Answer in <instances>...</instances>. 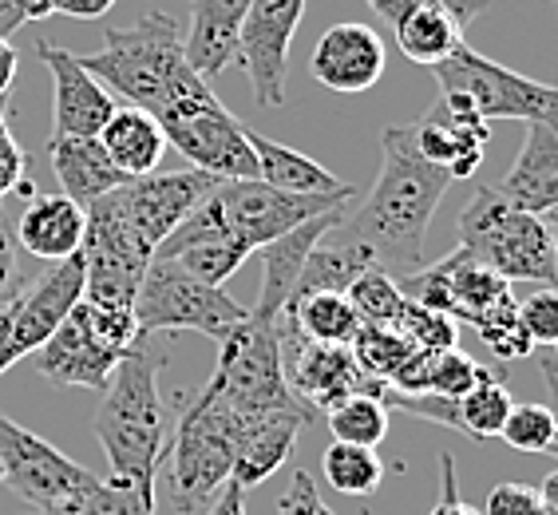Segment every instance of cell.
<instances>
[{"label":"cell","instance_id":"obj_19","mask_svg":"<svg viewBox=\"0 0 558 515\" xmlns=\"http://www.w3.org/2000/svg\"><path fill=\"white\" fill-rule=\"evenodd\" d=\"M36 60L48 64V72H52V92H56L52 135H99V128L116 111V96L99 84L96 75L84 72L75 52H68V48L36 40Z\"/></svg>","mask_w":558,"mask_h":515},{"label":"cell","instance_id":"obj_10","mask_svg":"<svg viewBox=\"0 0 558 515\" xmlns=\"http://www.w3.org/2000/svg\"><path fill=\"white\" fill-rule=\"evenodd\" d=\"M159 128L167 135V147H179L191 167L215 175L218 183L230 179H258V159L250 147V131L242 119L222 108V99L206 87L198 96L179 99L174 108L159 111Z\"/></svg>","mask_w":558,"mask_h":515},{"label":"cell","instance_id":"obj_1","mask_svg":"<svg viewBox=\"0 0 558 515\" xmlns=\"http://www.w3.org/2000/svg\"><path fill=\"white\" fill-rule=\"evenodd\" d=\"M380 175L356 211L341 218V230L373 250L376 266L392 278L424 266V235L444 203L451 175L420 155L412 123H392L380 135Z\"/></svg>","mask_w":558,"mask_h":515},{"label":"cell","instance_id":"obj_34","mask_svg":"<svg viewBox=\"0 0 558 515\" xmlns=\"http://www.w3.org/2000/svg\"><path fill=\"white\" fill-rule=\"evenodd\" d=\"M329 432L341 444H361L376 448L388 436V405L373 393H356L329 408Z\"/></svg>","mask_w":558,"mask_h":515},{"label":"cell","instance_id":"obj_45","mask_svg":"<svg viewBox=\"0 0 558 515\" xmlns=\"http://www.w3.org/2000/svg\"><path fill=\"white\" fill-rule=\"evenodd\" d=\"M278 515H333V507L325 504L317 492V480L310 472H298L286 488V495L278 500Z\"/></svg>","mask_w":558,"mask_h":515},{"label":"cell","instance_id":"obj_4","mask_svg":"<svg viewBox=\"0 0 558 515\" xmlns=\"http://www.w3.org/2000/svg\"><path fill=\"white\" fill-rule=\"evenodd\" d=\"M460 247L495 270L504 282H535V286H555L558 278V250L550 218L531 215L507 206L492 187H480L475 199L463 206Z\"/></svg>","mask_w":558,"mask_h":515},{"label":"cell","instance_id":"obj_3","mask_svg":"<svg viewBox=\"0 0 558 515\" xmlns=\"http://www.w3.org/2000/svg\"><path fill=\"white\" fill-rule=\"evenodd\" d=\"M162 354L135 345L108 376L104 405L96 408L92 429L108 456L111 476L143 488H155L162 448H167V408L159 397Z\"/></svg>","mask_w":558,"mask_h":515},{"label":"cell","instance_id":"obj_51","mask_svg":"<svg viewBox=\"0 0 558 515\" xmlns=\"http://www.w3.org/2000/svg\"><path fill=\"white\" fill-rule=\"evenodd\" d=\"M16 68H21V56L12 48V40L0 36V99H9V87L16 80Z\"/></svg>","mask_w":558,"mask_h":515},{"label":"cell","instance_id":"obj_22","mask_svg":"<svg viewBox=\"0 0 558 515\" xmlns=\"http://www.w3.org/2000/svg\"><path fill=\"white\" fill-rule=\"evenodd\" d=\"M344 215H349V203L333 206V211H325V215L310 218V223L293 226L290 235H281V238H274V242H266V247H258L262 290H258V301H254V310L250 313L281 318V310H286V301H290L293 286H298L301 266H305L310 250L317 247V238H322L325 230H333Z\"/></svg>","mask_w":558,"mask_h":515},{"label":"cell","instance_id":"obj_35","mask_svg":"<svg viewBox=\"0 0 558 515\" xmlns=\"http://www.w3.org/2000/svg\"><path fill=\"white\" fill-rule=\"evenodd\" d=\"M349 349H353V361L361 366V373L380 381V385H388L416 357V349L392 325H361Z\"/></svg>","mask_w":558,"mask_h":515},{"label":"cell","instance_id":"obj_14","mask_svg":"<svg viewBox=\"0 0 558 515\" xmlns=\"http://www.w3.org/2000/svg\"><path fill=\"white\" fill-rule=\"evenodd\" d=\"M215 187V175L186 167V171H150L140 175V179H128L116 191H108V199L119 211V218L135 230V238L147 242L150 254H155L162 238L171 235L203 199H210Z\"/></svg>","mask_w":558,"mask_h":515},{"label":"cell","instance_id":"obj_33","mask_svg":"<svg viewBox=\"0 0 558 515\" xmlns=\"http://www.w3.org/2000/svg\"><path fill=\"white\" fill-rule=\"evenodd\" d=\"M322 472L329 488L353 500H368L376 488L385 483V460L376 456V448H361V444H341L333 441L322 456Z\"/></svg>","mask_w":558,"mask_h":515},{"label":"cell","instance_id":"obj_8","mask_svg":"<svg viewBox=\"0 0 558 515\" xmlns=\"http://www.w3.org/2000/svg\"><path fill=\"white\" fill-rule=\"evenodd\" d=\"M432 75L440 84V96L475 111L480 119H523V123H555L558 128V92L550 84H538L531 75H519L511 68L495 64L475 48L460 44L448 60L432 64Z\"/></svg>","mask_w":558,"mask_h":515},{"label":"cell","instance_id":"obj_36","mask_svg":"<svg viewBox=\"0 0 558 515\" xmlns=\"http://www.w3.org/2000/svg\"><path fill=\"white\" fill-rule=\"evenodd\" d=\"M392 330H397L416 354H444V349H456V342H460V322H456L451 313L424 310V306H416V301H409V298L400 306Z\"/></svg>","mask_w":558,"mask_h":515},{"label":"cell","instance_id":"obj_53","mask_svg":"<svg viewBox=\"0 0 558 515\" xmlns=\"http://www.w3.org/2000/svg\"><path fill=\"white\" fill-rule=\"evenodd\" d=\"M535 515H558V472H550L538 483V512Z\"/></svg>","mask_w":558,"mask_h":515},{"label":"cell","instance_id":"obj_26","mask_svg":"<svg viewBox=\"0 0 558 515\" xmlns=\"http://www.w3.org/2000/svg\"><path fill=\"white\" fill-rule=\"evenodd\" d=\"M368 266H376L373 250H368L365 242H356L353 235H344L341 223H337L333 230H325V235L317 238V247L310 250L290 301L305 298V294H344L356 282V274H365Z\"/></svg>","mask_w":558,"mask_h":515},{"label":"cell","instance_id":"obj_52","mask_svg":"<svg viewBox=\"0 0 558 515\" xmlns=\"http://www.w3.org/2000/svg\"><path fill=\"white\" fill-rule=\"evenodd\" d=\"M16 366V349H12V310H0V373Z\"/></svg>","mask_w":558,"mask_h":515},{"label":"cell","instance_id":"obj_48","mask_svg":"<svg viewBox=\"0 0 558 515\" xmlns=\"http://www.w3.org/2000/svg\"><path fill=\"white\" fill-rule=\"evenodd\" d=\"M432 515H480L460 495V483H456V460H451L448 452L440 456V504L432 507Z\"/></svg>","mask_w":558,"mask_h":515},{"label":"cell","instance_id":"obj_40","mask_svg":"<svg viewBox=\"0 0 558 515\" xmlns=\"http://www.w3.org/2000/svg\"><path fill=\"white\" fill-rule=\"evenodd\" d=\"M480 376H484V366L475 357L460 354V349H444V354H428L420 393H428V397H463Z\"/></svg>","mask_w":558,"mask_h":515},{"label":"cell","instance_id":"obj_15","mask_svg":"<svg viewBox=\"0 0 558 515\" xmlns=\"http://www.w3.org/2000/svg\"><path fill=\"white\" fill-rule=\"evenodd\" d=\"M281 333V357H286V381H290L293 397L301 405L329 412L337 400L356 397V393H373L385 397V385L373 376L361 373V366L353 361L349 345H322V342H301L293 333Z\"/></svg>","mask_w":558,"mask_h":515},{"label":"cell","instance_id":"obj_25","mask_svg":"<svg viewBox=\"0 0 558 515\" xmlns=\"http://www.w3.org/2000/svg\"><path fill=\"white\" fill-rule=\"evenodd\" d=\"M48 159H52V171L64 194L80 206H92L96 199L116 191L119 183H128L116 171V163L108 159V151L99 147L96 135H52Z\"/></svg>","mask_w":558,"mask_h":515},{"label":"cell","instance_id":"obj_28","mask_svg":"<svg viewBox=\"0 0 558 515\" xmlns=\"http://www.w3.org/2000/svg\"><path fill=\"white\" fill-rule=\"evenodd\" d=\"M250 147H254V159H258V179L269 187H278V191H293V194L356 191L353 183H344L333 171H325L317 159H310V155H301V151L286 147V143H278V140H266L258 131H250Z\"/></svg>","mask_w":558,"mask_h":515},{"label":"cell","instance_id":"obj_6","mask_svg":"<svg viewBox=\"0 0 558 515\" xmlns=\"http://www.w3.org/2000/svg\"><path fill=\"white\" fill-rule=\"evenodd\" d=\"M135 310H99L80 298L60 330L36 349V373L52 385L72 388H108L111 369L140 345Z\"/></svg>","mask_w":558,"mask_h":515},{"label":"cell","instance_id":"obj_43","mask_svg":"<svg viewBox=\"0 0 558 515\" xmlns=\"http://www.w3.org/2000/svg\"><path fill=\"white\" fill-rule=\"evenodd\" d=\"M368 4H373V9L380 12L388 24H397L400 16H404L409 9H416V4H444L448 12H456V16H460L463 28H468L475 16H484V12H487V0H368Z\"/></svg>","mask_w":558,"mask_h":515},{"label":"cell","instance_id":"obj_21","mask_svg":"<svg viewBox=\"0 0 558 515\" xmlns=\"http://www.w3.org/2000/svg\"><path fill=\"white\" fill-rule=\"evenodd\" d=\"M507 206L550 218L558 211V128L555 123H526V140L515 167L504 175V183L492 187Z\"/></svg>","mask_w":558,"mask_h":515},{"label":"cell","instance_id":"obj_27","mask_svg":"<svg viewBox=\"0 0 558 515\" xmlns=\"http://www.w3.org/2000/svg\"><path fill=\"white\" fill-rule=\"evenodd\" d=\"M99 147L108 151V159L116 163V171L123 179H140L159 167L162 151H167V135H162L159 119L143 108H116L111 119L99 128Z\"/></svg>","mask_w":558,"mask_h":515},{"label":"cell","instance_id":"obj_20","mask_svg":"<svg viewBox=\"0 0 558 515\" xmlns=\"http://www.w3.org/2000/svg\"><path fill=\"white\" fill-rule=\"evenodd\" d=\"M313 412L310 408H293V412H262V417L238 420L234 432V468L230 480L242 488H258L269 476L278 472L281 464L293 456L301 429H310Z\"/></svg>","mask_w":558,"mask_h":515},{"label":"cell","instance_id":"obj_32","mask_svg":"<svg viewBox=\"0 0 558 515\" xmlns=\"http://www.w3.org/2000/svg\"><path fill=\"white\" fill-rule=\"evenodd\" d=\"M33 515H155V488L108 476V480H96L87 492L75 495V500H64V504L56 507H40Z\"/></svg>","mask_w":558,"mask_h":515},{"label":"cell","instance_id":"obj_13","mask_svg":"<svg viewBox=\"0 0 558 515\" xmlns=\"http://www.w3.org/2000/svg\"><path fill=\"white\" fill-rule=\"evenodd\" d=\"M305 16V0H250L238 24L234 64L250 75L254 104L281 108L286 104V72H290V44Z\"/></svg>","mask_w":558,"mask_h":515},{"label":"cell","instance_id":"obj_38","mask_svg":"<svg viewBox=\"0 0 558 515\" xmlns=\"http://www.w3.org/2000/svg\"><path fill=\"white\" fill-rule=\"evenodd\" d=\"M344 298L353 301L356 318L365 325H392L400 306H404V294H400L397 278L385 266H368L365 274H356V282L344 290Z\"/></svg>","mask_w":558,"mask_h":515},{"label":"cell","instance_id":"obj_23","mask_svg":"<svg viewBox=\"0 0 558 515\" xmlns=\"http://www.w3.org/2000/svg\"><path fill=\"white\" fill-rule=\"evenodd\" d=\"M16 230V247L24 254L40 258V262H60L75 254L84 242V206L72 203L64 191L60 194H33V203L21 211Z\"/></svg>","mask_w":558,"mask_h":515},{"label":"cell","instance_id":"obj_18","mask_svg":"<svg viewBox=\"0 0 558 515\" xmlns=\"http://www.w3.org/2000/svg\"><path fill=\"white\" fill-rule=\"evenodd\" d=\"M412 140H416L420 155L456 179H468V175L480 171V163L487 155V143H492V128L487 119H480L475 111L451 104V99H436L420 123H412Z\"/></svg>","mask_w":558,"mask_h":515},{"label":"cell","instance_id":"obj_17","mask_svg":"<svg viewBox=\"0 0 558 515\" xmlns=\"http://www.w3.org/2000/svg\"><path fill=\"white\" fill-rule=\"evenodd\" d=\"M385 40L361 21H341L325 28L310 56L313 80L337 96H361L376 87V80L385 75Z\"/></svg>","mask_w":558,"mask_h":515},{"label":"cell","instance_id":"obj_41","mask_svg":"<svg viewBox=\"0 0 558 515\" xmlns=\"http://www.w3.org/2000/svg\"><path fill=\"white\" fill-rule=\"evenodd\" d=\"M519 325L531 337V345L550 349L558 342V294L555 286H538L535 294H526L523 301H515Z\"/></svg>","mask_w":558,"mask_h":515},{"label":"cell","instance_id":"obj_54","mask_svg":"<svg viewBox=\"0 0 558 515\" xmlns=\"http://www.w3.org/2000/svg\"><path fill=\"white\" fill-rule=\"evenodd\" d=\"M0 483H4V480H0Z\"/></svg>","mask_w":558,"mask_h":515},{"label":"cell","instance_id":"obj_30","mask_svg":"<svg viewBox=\"0 0 558 515\" xmlns=\"http://www.w3.org/2000/svg\"><path fill=\"white\" fill-rule=\"evenodd\" d=\"M392 28H397L400 52L409 56L412 64H424V68L448 60V56L463 44L460 16L448 12L444 4H416V9L404 12Z\"/></svg>","mask_w":558,"mask_h":515},{"label":"cell","instance_id":"obj_37","mask_svg":"<svg viewBox=\"0 0 558 515\" xmlns=\"http://www.w3.org/2000/svg\"><path fill=\"white\" fill-rule=\"evenodd\" d=\"M499 441L511 444L515 452H526V456H550L558 448V424L550 405H535V400L511 405L504 429H499Z\"/></svg>","mask_w":558,"mask_h":515},{"label":"cell","instance_id":"obj_11","mask_svg":"<svg viewBox=\"0 0 558 515\" xmlns=\"http://www.w3.org/2000/svg\"><path fill=\"white\" fill-rule=\"evenodd\" d=\"M218 211H222L226 230L254 254L258 247L274 238L290 235L293 226L310 223L341 203H353L356 191L349 194H293L278 187L262 183V179H230L215 187Z\"/></svg>","mask_w":558,"mask_h":515},{"label":"cell","instance_id":"obj_29","mask_svg":"<svg viewBox=\"0 0 558 515\" xmlns=\"http://www.w3.org/2000/svg\"><path fill=\"white\" fill-rule=\"evenodd\" d=\"M281 330L301 337V342H322V345H353L361 333L353 301L344 294H305V298L286 301L281 310Z\"/></svg>","mask_w":558,"mask_h":515},{"label":"cell","instance_id":"obj_42","mask_svg":"<svg viewBox=\"0 0 558 515\" xmlns=\"http://www.w3.org/2000/svg\"><path fill=\"white\" fill-rule=\"evenodd\" d=\"M9 111V99H0V199L16 194V187L24 183V171H28V151L12 135Z\"/></svg>","mask_w":558,"mask_h":515},{"label":"cell","instance_id":"obj_46","mask_svg":"<svg viewBox=\"0 0 558 515\" xmlns=\"http://www.w3.org/2000/svg\"><path fill=\"white\" fill-rule=\"evenodd\" d=\"M16 282H21V247H16L12 218L0 206V301L16 294Z\"/></svg>","mask_w":558,"mask_h":515},{"label":"cell","instance_id":"obj_12","mask_svg":"<svg viewBox=\"0 0 558 515\" xmlns=\"http://www.w3.org/2000/svg\"><path fill=\"white\" fill-rule=\"evenodd\" d=\"M0 480L40 512V507L75 500L99 476H92L84 464H75L56 444L0 412Z\"/></svg>","mask_w":558,"mask_h":515},{"label":"cell","instance_id":"obj_16","mask_svg":"<svg viewBox=\"0 0 558 515\" xmlns=\"http://www.w3.org/2000/svg\"><path fill=\"white\" fill-rule=\"evenodd\" d=\"M84 298V254L60 258V262H48L40 278L28 286V290H16L9 298L12 310V349H16V361L28 354H36L68 313L80 306Z\"/></svg>","mask_w":558,"mask_h":515},{"label":"cell","instance_id":"obj_5","mask_svg":"<svg viewBox=\"0 0 558 515\" xmlns=\"http://www.w3.org/2000/svg\"><path fill=\"white\" fill-rule=\"evenodd\" d=\"M281 318L250 313L222 337L218 366L206 393H215L238 420L262 417V412H293L310 408L293 397L286 381V357H281Z\"/></svg>","mask_w":558,"mask_h":515},{"label":"cell","instance_id":"obj_50","mask_svg":"<svg viewBox=\"0 0 558 515\" xmlns=\"http://www.w3.org/2000/svg\"><path fill=\"white\" fill-rule=\"evenodd\" d=\"M111 4H116V0H56V12L75 16V21H96V16H104Z\"/></svg>","mask_w":558,"mask_h":515},{"label":"cell","instance_id":"obj_39","mask_svg":"<svg viewBox=\"0 0 558 515\" xmlns=\"http://www.w3.org/2000/svg\"><path fill=\"white\" fill-rule=\"evenodd\" d=\"M472 330L480 333V342H484L487 349H495V357H504V361H515V357H526L535 349L531 337L523 333V325H519L515 298H507V301H499V306H492L487 313H480L472 322Z\"/></svg>","mask_w":558,"mask_h":515},{"label":"cell","instance_id":"obj_49","mask_svg":"<svg viewBox=\"0 0 558 515\" xmlns=\"http://www.w3.org/2000/svg\"><path fill=\"white\" fill-rule=\"evenodd\" d=\"M206 515H246V488L234 480L222 483V492L210 500V507H206Z\"/></svg>","mask_w":558,"mask_h":515},{"label":"cell","instance_id":"obj_31","mask_svg":"<svg viewBox=\"0 0 558 515\" xmlns=\"http://www.w3.org/2000/svg\"><path fill=\"white\" fill-rule=\"evenodd\" d=\"M515 298L511 282H504L495 270H487L484 262H475L468 250H451V318L472 325L480 313H487L499 301Z\"/></svg>","mask_w":558,"mask_h":515},{"label":"cell","instance_id":"obj_44","mask_svg":"<svg viewBox=\"0 0 558 515\" xmlns=\"http://www.w3.org/2000/svg\"><path fill=\"white\" fill-rule=\"evenodd\" d=\"M538 488L535 483H499L487 492V504L480 515H535Z\"/></svg>","mask_w":558,"mask_h":515},{"label":"cell","instance_id":"obj_2","mask_svg":"<svg viewBox=\"0 0 558 515\" xmlns=\"http://www.w3.org/2000/svg\"><path fill=\"white\" fill-rule=\"evenodd\" d=\"M75 60L111 96L128 99L131 108H143L150 116L210 87V80H203L186 64L183 28L167 12H143L128 28H108L99 52L75 56Z\"/></svg>","mask_w":558,"mask_h":515},{"label":"cell","instance_id":"obj_24","mask_svg":"<svg viewBox=\"0 0 558 515\" xmlns=\"http://www.w3.org/2000/svg\"><path fill=\"white\" fill-rule=\"evenodd\" d=\"M250 0H194L191 28L183 33L186 64L210 80L234 64L238 48V24L246 16Z\"/></svg>","mask_w":558,"mask_h":515},{"label":"cell","instance_id":"obj_7","mask_svg":"<svg viewBox=\"0 0 558 515\" xmlns=\"http://www.w3.org/2000/svg\"><path fill=\"white\" fill-rule=\"evenodd\" d=\"M234 432L238 417L206 388L203 397L183 408V417L174 424L171 476H167L179 515H198L222 492L234 468Z\"/></svg>","mask_w":558,"mask_h":515},{"label":"cell","instance_id":"obj_9","mask_svg":"<svg viewBox=\"0 0 558 515\" xmlns=\"http://www.w3.org/2000/svg\"><path fill=\"white\" fill-rule=\"evenodd\" d=\"M131 310H135L140 337L191 330L222 342L226 333L246 318V306L230 298L222 286H206V282L191 278L186 270H179L167 258H150Z\"/></svg>","mask_w":558,"mask_h":515},{"label":"cell","instance_id":"obj_47","mask_svg":"<svg viewBox=\"0 0 558 515\" xmlns=\"http://www.w3.org/2000/svg\"><path fill=\"white\" fill-rule=\"evenodd\" d=\"M56 12V0H0V36L9 40L12 33H21L24 24L44 21Z\"/></svg>","mask_w":558,"mask_h":515}]
</instances>
